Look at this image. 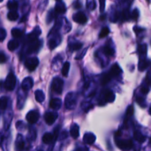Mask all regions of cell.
Wrapping results in <instances>:
<instances>
[{
	"mask_svg": "<svg viewBox=\"0 0 151 151\" xmlns=\"http://www.w3.org/2000/svg\"><path fill=\"white\" fill-rule=\"evenodd\" d=\"M78 101V95L75 92H69L66 94L64 100L65 107L69 110H72L76 107Z\"/></svg>",
	"mask_w": 151,
	"mask_h": 151,
	"instance_id": "obj_1",
	"label": "cell"
},
{
	"mask_svg": "<svg viewBox=\"0 0 151 151\" xmlns=\"http://www.w3.org/2000/svg\"><path fill=\"white\" fill-rule=\"evenodd\" d=\"M16 76L13 72H10L6 78L5 81H4V88L7 91H13L16 87Z\"/></svg>",
	"mask_w": 151,
	"mask_h": 151,
	"instance_id": "obj_2",
	"label": "cell"
},
{
	"mask_svg": "<svg viewBox=\"0 0 151 151\" xmlns=\"http://www.w3.org/2000/svg\"><path fill=\"white\" fill-rule=\"evenodd\" d=\"M116 145L122 151H129L134 147L132 140L131 139H116L115 140Z\"/></svg>",
	"mask_w": 151,
	"mask_h": 151,
	"instance_id": "obj_3",
	"label": "cell"
},
{
	"mask_svg": "<svg viewBox=\"0 0 151 151\" xmlns=\"http://www.w3.org/2000/svg\"><path fill=\"white\" fill-rule=\"evenodd\" d=\"M52 89L56 94H61L63 91V81L61 78H53L52 82Z\"/></svg>",
	"mask_w": 151,
	"mask_h": 151,
	"instance_id": "obj_4",
	"label": "cell"
},
{
	"mask_svg": "<svg viewBox=\"0 0 151 151\" xmlns=\"http://www.w3.org/2000/svg\"><path fill=\"white\" fill-rule=\"evenodd\" d=\"M38 63H39V60L36 57L33 58H29L25 60V67L29 71V72H32V71L35 70L37 68V66H38Z\"/></svg>",
	"mask_w": 151,
	"mask_h": 151,
	"instance_id": "obj_5",
	"label": "cell"
},
{
	"mask_svg": "<svg viewBox=\"0 0 151 151\" xmlns=\"http://www.w3.org/2000/svg\"><path fill=\"white\" fill-rule=\"evenodd\" d=\"M115 100V94L111 90L105 91L103 97L100 102V106H103L106 103H113Z\"/></svg>",
	"mask_w": 151,
	"mask_h": 151,
	"instance_id": "obj_6",
	"label": "cell"
},
{
	"mask_svg": "<svg viewBox=\"0 0 151 151\" xmlns=\"http://www.w3.org/2000/svg\"><path fill=\"white\" fill-rule=\"evenodd\" d=\"M41 44H42V43H41V41H39L38 39L30 41L27 49V52L28 54L36 52L38 51V50L41 48Z\"/></svg>",
	"mask_w": 151,
	"mask_h": 151,
	"instance_id": "obj_7",
	"label": "cell"
},
{
	"mask_svg": "<svg viewBox=\"0 0 151 151\" xmlns=\"http://www.w3.org/2000/svg\"><path fill=\"white\" fill-rule=\"evenodd\" d=\"M27 91H24L22 88L18 91V100H17V107L19 109H21L23 108L24 105L25 100H26L27 97Z\"/></svg>",
	"mask_w": 151,
	"mask_h": 151,
	"instance_id": "obj_8",
	"label": "cell"
},
{
	"mask_svg": "<svg viewBox=\"0 0 151 151\" xmlns=\"http://www.w3.org/2000/svg\"><path fill=\"white\" fill-rule=\"evenodd\" d=\"M39 113L37 111H29L27 114L26 119L28 121V122L30 124H35L38 122V119H39Z\"/></svg>",
	"mask_w": 151,
	"mask_h": 151,
	"instance_id": "obj_9",
	"label": "cell"
},
{
	"mask_svg": "<svg viewBox=\"0 0 151 151\" xmlns=\"http://www.w3.org/2000/svg\"><path fill=\"white\" fill-rule=\"evenodd\" d=\"M60 42H61V38H60V36L58 34L55 33L54 35L48 41L49 48L50 50H53L56 47H58V45H59Z\"/></svg>",
	"mask_w": 151,
	"mask_h": 151,
	"instance_id": "obj_10",
	"label": "cell"
},
{
	"mask_svg": "<svg viewBox=\"0 0 151 151\" xmlns=\"http://www.w3.org/2000/svg\"><path fill=\"white\" fill-rule=\"evenodd\" d=\"M58 114L57 112H47L44 115V119H45V122L47 125H52L55 120L57 119Z\"/></svg>",
	"mask_w": 151,
	"mask_h": 151,
	"instance_id": "obj_11",
	"label": "cell"
},
{
	"mask_svg": "<svg viewBox=\"0 0 151 151\" xmlns=\"http://www.w3.org/2000/svg\"><path fill=\"white\" fill-rule=\"evenodd\" d=\"M73 20L75 22H77V23L81 24H84L88 21V18L86 16L85 13H83V12H78L75 14H74Z\"/></svg>",
	"mask_w": 151,
	"mask_h": 151,
	"instance_id": "obj_12",
	"label": "cell"
},
{
	"mask_svg": "<svg viewBox=\"0 0 151 151\" xmlns=\"http://www.w3.org/2000/svg\"><path fill=\"white\" fill-rule=\"evenodd\" d=\"M15 147H16V150L17 151H22L24 149L25 142L24 140L23 136L22 134H18L17 135L16 143H15Z\"/></svg>",
	"mask_w": 151,
	"mask_h": 151,
	"instance_id": "obj_13",
	"label": "cell"
},
{
	"mask_svg": "<svg viewBox=\"0 0 151 151\" xmlns=\"http://www.w3.org/2000/svg\"><path fill=\"white\" fill-rule=\"evenodd\" d=\"M33 86V81L31 78H26L23 80L22 83L21 88L25 91H28L29 89H31Z\"/></svg>",
	"mask_w": 151,
	"mask_h": 151,
	"instance_id": "obj_14",
	"label": "cell"
},
{
	"mask_svg": "<svg viewBox=\"0 0 151 151\" xmlns=\"http://www.w3.org/2000/svg\"><path fill=\"white\" fill-rule=\"evenodd\" d=\"M41 28L39 27H35V29L27 35V40L29 42L30 41H34V40H36L38 39V36L41 35Z\"/></svg>",
	"mask_w": 151,
	"mask_h": 151,
	"instance_id": "obj_15",
	"label": "cell"
},
{
	"mask_svg": "<svg viewBox=\"0 0 151 151\" xmlns=\"http://www.w3.org/2000/svg\"><path fill=\"white\" fill-rule=\"evenodd\" d=\"M96 136L93 133H86L83 136L84 143L87 145H92L95 142Z\"/></svg>",
	"mask_w": 151,
	"mask_h": 151,
	"instance_id": "obj_16",
	"label": "cell"
},
{
	"mask_svg": "<svg viewBox=\"0 0 151 151\" xmlns=\"http://www.w3.org/2000/svg\"><path fill=\"white\" fill-rule=\"evenodd\" d=\"M62 101L59 98H53L50 100V106L53 110H58L61 108Z\"/></svg>",
	"mask_w": 151,
	"mask_h": 151,
	"instance_id": "obj_17",
	"label": "cell"
},
{
	"mask_svg": "<svg viewBox=\"0 0 151 151\" xmlns=\"http://www.w3.org/2000/svg\"><path fill=\"white\" fill-rule=\"evenodd\" d=\"M121 72H122V70H121L120 66H119L117 63H114V65H112L111 68L109 73L110 74V75L112 77V78H113L118 76V75L121 73Z\"/></svg>",
	"mask_w": 151,
	"mask_h": 151,
	"instance_id": "obj_18",
	"label": "cell"
},
{
	"mask_svg": "<svg viewBox=\"0 0 151 151\" xmlns=\"http://www.w3.org/2000/svg\"><path fill=\"white\" fill-rule=\"evenodd\" d=\"M66 7L64 3L62 2V1H58L55 7L54 12L55 14H63L66 12Z\"/></svg>",
	"mask_w": 151,
	"mask_h": 151,
	"instance_id": "obj_19",
	"label": "cell"
},
{
	"mask_svg": "<svg viewBox=\"0 0 151 151\" xmlns=\"http://www.w3.org/2000/svg\"><path fill=\"white\" fill-rule=\"evenodd\" d=\"M70 135L73 139H77L80 135V128L78 124H72L70 128Z\"/></svg>",
	"mask_w": 151,
	"mask_h": 151,
	"instance_id": "obj_20",
	"label": "cell"
},
{
	"mask_svg": "<svg viewBox=\"0 0 151 151\" xmlns=\"http://www.w3.org/2000/svg\"><path fill=\"white\" fill-rule=\"evenodd\" d=\"M55 139H56L54 134H52V133H46L42 137V141L44 144H50Z\"/></svg>",
	"mask_w": 151,
	"mask_h": 151,
	"instance_id": "obj_21",
	"label": "cell"
},
{
	"mask_svg": "<svg viewBox=\"0 0 151 151\" xmlns=\"http://www.w3.org/2000/svg\"><path fill=\"white\" fill-rule=\"evenodd\" d=\"M134 139H135L137 142H138L139 143H143L145 142L146 140L145 136L143 135L139 131H134Z\"/></svg>",
	"mask_w": 151,
	"mask_h": 151,
	"instance_id": "obj_22",
	"label": "cell"
},
{
	"mask_svg": "<svg viewBox=\"0 0 151 151\" xmlns=\"http://www.w3.org/2000/svg\"><path fill=\"white\" fill-rule=\"evenodd\" d=\"M149 65H150V60H147L146 58L141 59L139 63V70L143 72L148 67Z\"/></svg>",
	"mask_w": 151,
	"mask_h": 151,
	"instance_id": "obj_23",
	"label": "cell"
},
{
	"mask_svg": "<svg viewBox=\"0 0 151 151\" xmlns=\"http://www.w3.org/2000/svg\"><path fill=\"white\" fill-rule=\"evenodd\" d=\"M35 97L37 102H38V103H42L44 100V99H45V94L43 92L42 90L38 89L35 91Z\"/></svg>",
	"mask_w": 151,
	"mask_h": 151,
	"instance_id": "obj_24",
	"label": "cell"
},
{
	"mask_svg": "<svg viewBox=\"0 0 151 151\" xmlns=\"http://www.w3.org/2000/svg\"><path fill=\"white\" fill-rule=\"evenodd\" d=\"M13 115H12V112L10 113L7 114L4 116V127L5 128V130L8 129V128L10 127V123H11L12 121V118H13Z\"/></svg>",
	"mask_w": 151,
	"mask_h": 151,
	"instance_id": "obj_25",
	"label": "cell"
},
{
	"mask_svg": "<svg viewBox=\"0 0 151 151\" xmlns=\"http://www.w3.org/2000/svg\"><path fill=\"white\" fill-rule=\"evenodd\" d=\"M19 42L17 41V40H11L8 42L7 44V48L10 51L13 52L14 50H16V49L19 47Z\"/></svg>",
	"mask_w": 151,
	"mask_h": 151,
	"instance_id": "obj_26",
	"label": "cell"
},
{
	"mask_svg": "<svg viewBox=\"0 0 151 151\" xmlns=\"http://www.w3.org/2000/svg\"><path fill=\"white\" fill-rule=\"evenodd\" d=\"M7 8L10 10H16L19 7V3L16 0H9L7 2Z\"/></svg>",
	"mask_w": 151,
	"mask_h": 151,
	"instance_id": "obj_27",
	"label": "cell"
},
{
	"mask_svg": "<svg viewBox=\"0 0 151 151\" xmlns=\"http://www.w3.org/2000/svg\"><path fill=\"white\" fill-rule=\"evenodd\" d=\"M7 19L11 22H14L19 19V13L16 10H10L7 13Z\"/></svg>",
	"mask_w": 151,
	"mask_h": 151,
	"instance_id": "obj_28",
	"label": "cell"
},
{
	"mask_svg": "<svg viewBox=\"0 0 151 151\" xmlns=\"http://www.w3.org/2000/svg\"><path fill=\"white\" fill-rule=\"evenodd\" d=\"M111 79H112V77L111 76L110 74H109V72L105 73L104 75H103V76H102L101 78V80H100V81H101V84L102 85H106V84L109 83L110 82Z\"/></svg>",
	"mask_w": 151,
	"mask_h": 151,
	"instance_id": "obj_29",
	"label": "cell"
},
{
	"mask_svg": "<svg viewBox=\"0 0 151 151\" xmlns=\"http://www.w3.org/2000/svg\"><path fill=\"white\" fill-rule=\"evenodd\" d=\"M69 69H70V63L68 61L65 62L64 64L63 65V67L61 69V73L62 75L64 77H67L68 74H69Z\"/></svg>",
	"mask_w": 151,
	"mask_h": 151,
	"instance_id": "obj_30",
	"label": "cell"
},
{
	"mask_svg": "<svg viewBox=\"0 0 151 151\" xmlns=\"http://www.w3.org/2000/svg\"><path fill=\"white\" fill-rule=\"evenodd\" d=\"M7 103H8V99H7V97H1L0 98V110H5L7 106Z\"/></svg>",
	"mask_w": 151,
	"mask_h": 151,
	"instance_id": "obj_31",
	"label": "cell"
},
{
	"mask_svg": "<svg viewBox=\"0 0 151 151\" xmlns=\"http://www.w3.org/2000/svg\"><path fill=\"white\" fill-rule=\"evenodd\" d=\"M103 51H104L105 55H106L107 56H113L114 55V50L109 45L105 46L103 48Z\"/></svg>",
	"mask_w": 151,
	"mask_h": 151,
	"instance_id": "obj_32",
	"label": "cell"
},
{
	"mask_svg": "<svg viewBox=\"0 0 151 151\" xmlns=\"http://www.w3.org/2000/svg\"><path fill=\"white\" fill-rule=\"evenodd\" d=\"M11 34L13 38H19L22 36V31L18 28H13L11 30Z\"/></svg>",
	"mask_w": 151,
	"mask_h": 151,
	"instance_id": "obj_33",
	"label": "cell"
},
{
	"mask_svg": "<svg viewBox=\"0 0 151 151\" xmlns=\"http://www.w3.org/2000/svg\"><path fill=\"white\" fill-rule=\"evenodd\" d=\"M83 44L81 42H75L73 43L70 45V50L71 51H76V50H79L82 48Z\"/></svg>",
	"mask_w": 151,
	"mask_h": 151,
	"instance_id": "obj_34",
	"label": "cell"
},
{
	"mask_svg": "<svg viewBox=\"0 0 151 151\" xmlns=\"http://www.w3.org/2000/svg\"><path fill=\"white\" fill-rule=\"evenodd\" d=\"M109 32H110V29H109V27H103L102 28L101 31H100V38H105L106 36H107L108 35H109Z\"/></svg>",
	"mask_w": 151,
	"mask_h": 151,
	"instance_id": "obj_35",
	"label": "cell"
},
{
	"mask_svg": "<svg viewBox=\"0 0 151 151\" xmlns=\"http://www.w3.org/2000/svg\"><path fill=\"white\" fill-rule=\"evenodd\" d=\"M27 139L29 141H35V139H36V131H35V129L29 130Z\"/></svg>",
	"mask_w": 151,
	"mask_h": 151,
	"instance_id": "obj_36",
	"label": "cell"
},
{
	"mask_svg": "<svg viewBox=\"0 0 151 151\" xmlns=\"http://www.w3.org/2000/svg\"><path fill=\"white\" fill-rule=\"evenodd\" d=\"M86 7L90 10H94L96 8V3L94 0H86Z\"/></svg>",
	"mask_w": 151,
	"mask_h": 151,
	"instance_id": "obj_37",
	"label": "cell"
},
{
	"mask_svg": "<svg viewBox=\"0 0 151 151\" xmlns=\"http://www.w3.org/2000/svg\"><path fill=\"white\" fill-rule=\"evenodd\" d=\"M147 45L145 44L139 45V47L138 48L139 53L140 55H146V53H147Z\"/></svg>",
	"mask_w": 151,
	"mask_h": 151,
	"instance_id": "obj_38",
	"label": "cell"
},
{
	"mask_svg": "<svg viewBox=\"0 0 151 151\" xmlns=\"http://www.w3.org/2000/svg\"><path fill=\"white\" fill-rule=\"evenodd\" d=\"M134 107H133V106H128V109H127L125 118H126V119H129V118L131 117V116L134 114Z\"/></svg>",
	"mask_w": 151,
	"mask_h": 151,
	"instance_id": "obj_39",
	"label": "cell"
},
{
	"mask_svg": "<svg viewBox=\"0 0 151 151\" xmlns=\"http://www.w3.org/2000/svg\"><path fill=\"white\" fill-rule=\"evenodd\" d=\"M55 12L53 11V10H50V12L48 13V14H47V23H50V22L52 21L53 18H54L55 16Z\"/></svg>",
	"mask_w": 151,
	"mask_h": 151,
	"instance_id": "obj_40",
	"label": "cell"
},
{
	"mask_svg": "<svg viewBox=\"0 0 151 151\" xmlns=\"http://www.w3.org/2000/svg\"><path fill=\"white\" fill-rule=\"evenodd\" d=\"M16 126L19 131H23L25 128V125L22 121H18V122H16Z\"/></svg>",
	"mask_w": 151,
	"mask_h": 151,
	"instance_id": "obj_41",
	"label": "cell"
},
{
	"mask_svg": "<svg viewBox=\"0 0 151 151\" xmlns=\"http://www.w3.org/2000/svg\"><path fill=\"white\" fill-rule=\"evenodd\" d=\"M6 35H7V32L6 30L3 28H0V41H4V38H6Z\"/></svg>",
	"mask_w": 151,
	"mask_h": 151,
	"instance_id": "obj_42",
	"label": "cell"
},
{
	"mask_svg": "<svg viewBox=\"0 0 151 151\" xmlns=\"http://www.w3.org/2000/svg\"><path fill=\"white\" fill-rule=\"evenodd\" d=\"M7 56L2 51L0 50V63H4L7 61Z\"/></svg>",
	"mask_w": 151,
	"mask_h": 151,
	"instance_id": "obj_43",
	"label": "cell"
},
{
	"mask_svg": "<svg viewBox=\"0 0 151 151\" xmlns=\"http://www.w3.org/2000/svg\"><path fill=\"white\" fill-rule=\"evenodd\" d=\"M58 137L59 140H60V141H61V140L66 139L68 137V133L66 132V131H63V132L60 133V134H58Z\"/></svg>",
	"mask_w": 151,
	"mask_h": 151,
	"instance_id": "obj_44",
	"label": "cell"
},
{
	"mask_svg": "<svg viewBox=\"0 0 151 151\" xmlns=\"http://www.w3.org/2000/svg\"><path fill=\"white\" fill-rule=\"evenodd\" d=\"M139 13L138 10H137V9H135V10L132 12V13H131V15L130 16L131 17V19H134V20H137L139 17Z\"/></svg>",
	"mask_w": 151,
	"mask_h": 151,
	"instance_id": "obj_45",
	"label": "cell"
},
{
	"mask_svg": "<svg viewBox=\"0 0 151 151\" xmlns=\"http://www.w3.org/2000/svg\"><path fill=\"white\" fill-rule=\"evenodd\" d=\"M137 102L142 107H146V101L145 100V99L142 98V97H137Z\"/></svg>",
	"mask_w": 151,
	"mask_h": 151,
	"instance_id": "obj_46",
	"label": "cell"
},
{
	"mask_svg": "<svg viewBox=\"0 0 151 151\" xmlns=\"http://www.w3.org/2000/svg\"><path fill=\"white\" fill-rule=\"evenodd\" d=\"M87 50H88V48L84 49V50L82 51V52L80 53L79 55H78L76 56V58H76L77 60H80V59H82L84 57V55H86V53Z\"/></svg>",
	"mask_w": 151,
	"mask_h": 151,
	"instance_id": "obj_47",
	"label": "cell"
},
{
	"mask_svg": "<svg viewBox=\"0 0 151 151\" xmlns=\"http://www.w3.org/2000/svg\"><path fill=\"white\" fill-rule=\"evenodd\" d=\"M100 1V12H103L106 7V0H99Z\"/></svg>",
	"mask_w": 151,
	"mask_h": 151,
	"instance_id": "obj_48",
	"label": "cell"
},
{
	"mask_svg": "<svg viewBox=\"0 0 151 151\" xmlns=\"http://www.w3.org/2000/svg\"><path fill=\"white\" fill-rule=\"evenodd\" d=\"M149 91H150V88H149V85L142 87L141 92L143 94H147V93L149 92Z\"/></svg>",
	"mask_w": 151,
	"mask_h": 151,
	"instance_id": "obj_49",
	"label": "cell"
},
{
	"mask_svg": "<svg viewBox=\"0 0 151 151\" xmlns=\"http://www.w3.org/2000/svg\"><path fill=\"white\" fill-rule=\"evenodd\" d=\"M134 32H136V33L137 34H139V32H142V31H144V29H143V28H141V27H134Z\"/></svg>",
	"mask_w": 151,
	"mask_h": 151,
	"instance_id": "obj_50",
	"label": "cell"
},
{
	"mask_svg": "<svg viewBox=\"0 0 151 151\" xmlns=\"http://www.w3.org/2000/svg\"><path fill=\"white\" fill-rule=\"evenodd\" d=\"M74 151H88L87 147H78Z\"/></svg>",
	"mask_w": 151,
	"mask_h": 151,
	"instance_id": "obj_51",
	"label": "cell"
},
{
	"mask_svg": "<svg viewBox=\"0 0 151 151\" xmlns=\"http://www.w3.org/2000/svg\"><path fill=\"white\" fill-rule=\"evenodd\" d=\"M3 139H4V137H3V135L1 134V133H0V145H1V142H2Z\"/></svg>",
	"mask_w": 151,
	"mask_h": 151,
	"instance_id": "obj_52",
	"label": "cell"
},
{
	"mask_svg": "<svg viewBox=\"0 0 151 151\" xmlns=\"http://www.w3.org/2000/svg\"><path fill=\"white\" fill-rule=\"evenodd\" d=\"M2 1H3V0H0V2H1Z\"/></svg>",
	"mask_w": 151,
	"mask_h": 151,
	"instance_id": "obj_53",
	"label": "cell"
},
{
	"mask_svg": "<svg viewBox=\"0 0 151 151\" xmlns=\"http://www.w3.org/2000/svg\"><path fill=\"white\" fill-rule=\"evenodd\" d=\"M38 151H43V150H38Z\"/></svg>",
	"mask_w": 151,
	"mask_h": 151,
	"instance_id": "obj_54",
	"label": "cell"
},
{
	"mask_svg": "<svg viewBox=\"0 0 151 151\" xmlns=\"http://www.w3.org/2000/svg\"><path fill=\"white\" fill-rule=\"evenodd\" d=\"M58 1H60V0H58Z\"/></svg>",
	"mask_w": 151,
	"mask_h": 151,
	"instance_id": "obj_55",
	"label": "cell"
}]
</instances>
